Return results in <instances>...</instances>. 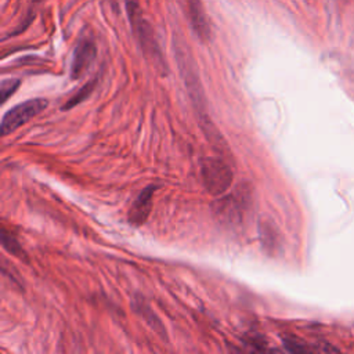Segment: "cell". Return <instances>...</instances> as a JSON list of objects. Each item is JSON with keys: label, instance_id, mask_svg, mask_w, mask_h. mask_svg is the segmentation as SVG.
<instances>
[{"label": "cell", "instance_id": "8", "mask_svg": "<svg viewBox=\"0 0 354 354\" xmlns=\"http://www.w3.org/2000/svg\"><path fill=\"white\" fill-rule=\"evenodd\" d=\"M94 86H95V80H93V82H88L87 84H84L73 97H71L69 100H68V102L62 106V109H69V108H72V106H75L76 104H79V102H82L91 91H93V88H94Z\"/></svg>", "mask_w": 354, "mask_h": 354}, {"label": "cell", "instance_id": "2", "mask_svg": "<svg viewBox=\"0 0 354 354\" xmlns=\"http://www.w3.org/2000/svg\"><path fill=\"white\" fill-rule=\"evenodd\" d=\"M131 24V29L141 46V50L145 55V58L160 72L166 71V64L162 55V51L159 48V44L156 41L155 37V32L152 29V26L148 24L147 19L141 17L130 21Z\"/></svg>", "mask_w": 354, "mask_h": 354}, {"label": "cell", "instance_id": "11", "mask_svg": "<svg viewBox=\"0 0 354 354\" xmlns=\"http://www.w3.org/2000/svg\"><path fill=\"white\" fill-rule=\"evenodd\" d=\"M35 4H39V3H41V1H44V0H32Z\"/></svg>", "mask_w": 354, "mask_h": 354}, {"label": "cell", "instance_id": "3", "mask_svg": "<svg viewBox=\"0 0 354 354\" xmlns=\"http://www.w3.org/2000/svg\"><path fill=\"white\" fill-rule=\"evenodd\" d=\"M47 104L48 102L44 98H32L10 108L1 119V134L7 136L22 124L28 123L32 118L37 116L47 106Z\"/></svg>", "mask_w": 354, "mask_h": 354}, {"label": "cell", "instance_id": "10", "mask_svg": "<svg viewBox=\"0 0 354 354\" xmlns=\"http://www.w3.org/2000/svg\"><path fill=\"white\" fill-rule=\"evenodd\" d=\"M283 344L289 351L293 353H306L308 351V348L306 347V344H303L301 342H299L297 339H292V337H286L283 339Z\"/></svg>", "mask_w": 354, "mask_h": 354}, {"label": "cell", "instance_id": "7", "mask_svg": "<svg viewBox=\"0 0 354 354\" xmlns=\"http://www.w3.org/2000/svg\"><path fill=\"white\" fill-rule=\"evenodd\" d=\"M1 242H3V246L14 256L19 257L21 260H26V253L25 250L21 248L19 242L12 236L10 235L7 231H3L1 234Z\"/></svg>", "mask_w": 354, "mask_h": 354}, {"label": "cell", "instance_id": "9", "mask_svg": "<svg viewBox=\"0 0 354 354\" xmlns=\"http://www.w3.org/2000/svg\"><path fill=\"white\" fill-rule=\"evenodd\" d=\"M18 86H19V80H17V79L3 80L1 86H0V98H1V101L4 102L11 94H14L15 90L18 88Z\"/></svg>", "mask_w": 354, "mask_h": 354}, {"label": "cell", "instance_id": "5", "mask_svg": "<svg viewBox=\"0 0 354 354\" xmlns=\"http://www.w3.org/2000/svg\"><path fill=\"white\" fill-rule=\"evenodd\" d=\"M187 15L195 35L202 40L207 41L212 37V29L206 17L202 0H184Z\"/></svg>", "mask_w": 354, "mask_h": 354}, {"label": "cell", "instance_id": "4", "mask_svg": "<svg viewBox=\"0 0 354 354\" xmlns=\"http://www.w3.org/2000/svg\"><path fill=\"white\" fill-rule=\"evenodd\" d=\"M97 55V47L91 39H82L75 47L71 62V77L80 79L91 66Z\"/></svg>", "mask_w": 354, "mask_h": 354}, {"label": "cell", "instance_id": "1", "mask_svg": "<svg viewBox=\"0 0 354 354\" xmlns=\"http://www.w3.org/2000/svg\"><path fill=\"white\" fill-rule=\"evenodd\" d=\"M202 180L209 194L221 195L232 184V170L221 159L206 158L202 162Z\"/></svg>", "mask_w": 354, "mask_h": 354}, {"label": "cell", "instance_id": "6", "mask_svg": "<svg viewBox=\"0 0 354 354\" xmlns=\"http://www.w3.org/2000/svg\"><path fill=\"white\" fill-rule=\"evenodd\" d=\"M156 191V187L149 185L144 188L140 195L136 198L133 202L130 210H129V221L133 225H141L144 224L152 210V203H153V192Z\"/></svg>", "mask_w": 354, "mask_h": 354}]
</instances>
